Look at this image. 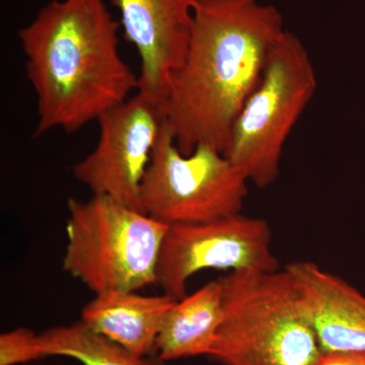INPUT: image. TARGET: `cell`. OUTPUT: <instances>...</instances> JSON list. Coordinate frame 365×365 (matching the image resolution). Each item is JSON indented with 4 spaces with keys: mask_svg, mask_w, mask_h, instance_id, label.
Returning <instances> with one entry per match:
<instances>
[{
    "mask_svg": "<svg viewBox=\"0 0 365 365\" xmlns=\"http://www.w3.org/2000/svg\"><path fill=\"white\" fill-rule=\"evenodd\" d=\"M285 31L272 4L194 0L188 48L162 110L182 153L199 145L225 153L235 119Z\"/></svg>",
    "mask_w": 365,
    "mask_h": 365,
    "instance_id": "1",
    "label": "cell"
},
{
    "mask_svg": "<svg viewBox=\"0 0 365 365\" xmlns=\"http://www.w3.org/2000/svg\"><path fill=\"white\" fill-rule=\"evenodd\" d=\"M120 28L104 0H51L19 31L37 97L35 136L78 131L138 90L119 52Z\"/></svg>",
    "mask_w": 365,
    "mask_h": 365,
    "instance_id": "2",
    "label": "cell"
},
{
    "mask_svg": "<svg viewBox=\"0 0 365 365\" xmlns=\"http://www.w3.org/2000/svg\"><path fill=\"white\" fill-rule=\"evenodd\" d=\"M222 319L209 357L223 365H314L321 356L306 302L287 269L220 278Z\"/></svg>",
    "mask_w": 365,
    "mask_h": 365,
    "instance_id": "3",
    "label": "cell"
},
{
    "mask_svg": "<svg viewBox=\"0 0 365 365\" xmlns=\"http://www.w3.org/2000/svg\"><path fill=\"white\" fill-rule=\"evenodd\" d=\"M62 267L93 294L157 284L158 255L169 225L111 197L67 202Z\"/></svg>",
    "mask_w": 365,
    "mask_h": 365,
    "instance_id": "4",
    "label": "cell"
},
{
    "mask_svg": "<svg viewBox=\"0 0 365 365\" xmlns=\"http://www.w3.org/2000/svg\"><path fill=\"white\" fill-rule=\"evenodd\" d=\"M318 88L299 36L285 31L269 54L258 85L235 119L225 155L258 188L277 181L288 137Z\"/></svg>",
    "mask_w": 365,
    "mask_h": 365,
    "instance_id": "5",
    "label": "cell"
},
{
    "mask_svg": "<svg viewBox=\"0 0 365 365\" xmlns=\"http://www.w3.org/2000/svg\"><path fill=\"white\" fill-rule=\"evenodd\" d=\"M248 179L225 153L208 145L189 155L163 120L141 184L143 211L167 225L209 222L242 213Z\"/></svg>",
    "mask_w": 365,
    "mask_h": 365,
    "instance_id": "6",
    "label": "cell"
},
{
    "mask_svg": "<svg viewBox=\"0 0 365 365\" xmlns=\"http://www.w3.org/2000/svg\"><path fill=\"white\" fill-rule=\"evenodd\" d=\"M271 242L264 218L242 213L169 225L158 255L157 284L179 300L187 297L190 278L203 270H279Z\"/></svg>",
    "mask_w": 365,
    "mask_h": 365,
    "instance_id": "7",
    "label": "cell"
},
{
    "mask_svg": "<svg viewBox=\"0 0 365 365\" xmlns=\"http://www.w3.org/2000/svg\"><path fill=\"white\" fill-rule=\"evenodd\" d=\"M98 123L97 145L74 165V178L93 195L111 197L144 212L141 184L162 130V109L137 93Z\"/></svg>",
    "mask_w": 365,
    "mask_h": 365,
    "instance_id": "8",
    "label": "cell"
},
{
    "mask_svg": "<svg viewBox=\"0 0 365 365\" xmlns=\"http://www.w3.org/2000/svg\"><path fill=\"white\" fill-rule=\"evenodd\" d=\"M125 39L140 58L137 93L163 110L188 48L194 0H112Z\"/></svg>",
    "mask_w": 365,
    "mask_h": 365,
    "instance_id": "9",
    "label": "cell"
},
{
    "mask_svg": "<svg viewBox=\"0 0 365 365\" xmlns=\"http://www.w3.org/2000/svg\"><path fill=\"white\" fill-rule=\"evenodd\" d=\"M306 302L322 352L365 353V297L312 261L284 267Z\"/></svg>",
    "mask_w": 365,
    "mask_h": 365,
    "instance_id": "10",
    "label": "cell"
},
{
    "mask_svg": "<svg viewBox=\"0 0 365 365\" xmlns=\"http://www.w3.org/2000/svg\"><path fill=\"white\" fill-rule=\"evenodd\" d=\"M169 294L110 290L83 307L81 321L138 356H155L165 319L177 302Z\"/></svg>",
    "mask_w": 365,
    "mask_h": 365,
    "instance_id": "11",
    "label": "cell"
},
{
    "mask_svg": "<svg viewBox=\"0 0 365 365\" xmlns=\"http://www.w3.org/2000/svg\"><path fill=\"white\" fill-rule=\"evenodd\" d=\"M222 319V284L210 281L177 300L158 335L157 356L165 362L209 356Z\"/></svg>",
    "mask_w": 365,
    "mask_h": 365,
    "instance_id": "12",
    "label": "cell"
},
{
    "mask_svg": "<svg viewBox=\"0 0 365 365\" xmlns=\"http://www.w3.org/2000/svg\"><path fill=\"white\" fill-rule=\"evenodd\" d=\"M39 335L43 357H68L83 365H165L158 356L133 354L81 319L52 327Z\"/></svg>",
    "mask_w": 365,
    "mask_h": 365,
    "instance_id": "13",
    "label": "cell"
},
{
    "mask_svg": "<svg viewBox=\"0 0 365 365\" xmlns=\"http://www.w3.org/2000/svg\"><path fill=\"white\" fill-rule=\"evenodd\" d=\"M44 359L40 335L30 329L16 328L0 335V365H19Z\"/></svg>",
    "mask_w": 365,
    "mask_h": 365,
    "instance_id": "14",
    "label": "cell"
},
{
    "mask_svg": "<svg viewBox=\"0 0 365 365\" xmlns=\"http://www.w3.org/2000/svg\"><path fill=\"white\" fill-rule=\"evenodd\" d=\"M314 365H365V353L323 352Z\"/></svg>",
    "mask_w": 365,
    "mask_h": 365,
    "instance_id": "15",
    "label": "cell"
}]
</instances>
